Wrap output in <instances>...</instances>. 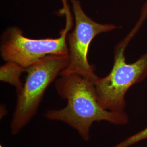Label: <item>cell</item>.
Instances as JSON below:
<instances>
[{
  "label": "cell",
  "instance_id": "7",
  "mask_svg": "<svg viewBox=\"0 0 147 147\" xmlns=\"http://www.w3.org/2000/svg\"><path fill=\"white\" fill-rule=\"evenodd\" d=\"M147 139V127L113 147H129L137 142Z\"/></svg>",
  "mask_w": 147,
  "mask_h": 147
},
{
  "label": "cell",
  "instance_id": "8",
  "mask_svg": "<svg viewBox=\"0 0 147 147\" xmlns=\"http://www.w3.org/2000/svg\"><path fill=\"white\" fill-rule=\"evenodd\" d=\"M0 147H3V146H2V145H0Z\"/></svg>",
  "mask_w": 147,
  "mask_h": 147
},
{
  "label": "cell",
  "instance_id": "1",
  "mask_svg": "<svg viewBox=\"0 0 147 147\" xmlns=\"http://www.w3.org/2000/svg\"><path fill=\"white\" fill-rule=\"evenodd\" d=\"M55 87L58 95L67 100V106L59 110H50L44 117L50 121H62L73 128L84 141L90 139V127L94 122L105 121L116 125L129 121L124 112L103 109L98 102L94 82L77 74L59 75Z\"/></svg>",
  "mask_w": 147,
  "mask_h": 147
},
{
  "label": "cell",
  "instance_id": "4",
  "mask_svg": "<svg viewBox=\"0 0 147 147\" xmlns=\"http://www.w3.org/2000/svg\"><path fill=\"white\" fill-rule=\"evenodd\" d=\"M67 55H48L26 68V78L21 90L16 93L11 132L16 135L36 115L45 92L68 64Z\"/></svg>",
  "mask_w": 147,
  "mask_h": 147
},
{
  "label": "cell",
  "instance_id": "3",
  "mask_svg": "<svg viewBox=\"0 0 147 147\" xmlns=\"http://www.w3.org/2000/svg\"><path fill=\"white\" fill-rule=\"evenodd\" d=\"M136 27L116 46L112 70L104 78H98L94 82L97 100L106 110L124 112L126 92L133 84L143 80L147 75V53L136 62H126L125 50L137 30Z\"/></svg>",
  "mask_w": 147,
  "mask_h": 147
},
{
  "label": "cell",
  "instance_id": "6",
  "mask_svg": "<svg viewBox=\"0 0 147 147\" xmlns=\"http://www.w3.org/2000/svg\"><path fill=\"white\" fill-rule=\"evenodd\" d=\"M26 71V68L14 62H6L0 68V80L14 86L18 93L21 90L23 84L21 75Z\"/></svg>",
  "mask_w": 147,
  "mask_h": 147
},
{
  "label": "cell",
  "instance_id": "5",
  "mask_svg": "<svg viewBox=\"0 0 147 147\" xmlns=\"http://www.w3.org/2000/svg\"><path fill=\"white\" fill-rule=\"evenodd\" d=\"M74 18L73 31L67 36L68 64L60 75L77 74L94 82L98 76L94 67L88 61V52L92 40L97 35L116 29L113 24H102L93 20L82 9L79 0H69Z\"/></svg>",
  "mask_w": 147,
  "mask_h": 147
},
{
  "label": "cell",
  "instance_id": "2",
  "mask_svg": "<svg viewBox=\"0 0 147 147\" xmlns=\"http://www.w3.org/2000/svg\"><path fill=\"white\" fill-rule=\"evenodd\" d=\"M59 11L65 18L64 28L57 38L31 39L25 37L17 26L7 28L1 38V56L5 62H14L27 68L48 55H67V36L74 25V18L68 0H61Z\"/></svg>",
  "mask_w": 147,
  "mask_h": 147
}]
</instances>
